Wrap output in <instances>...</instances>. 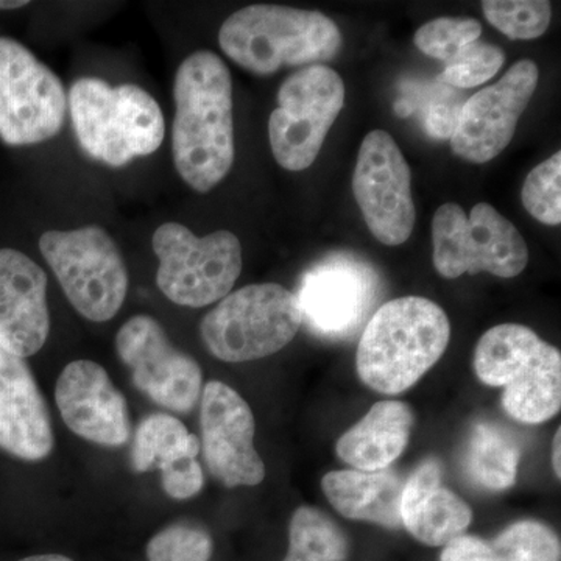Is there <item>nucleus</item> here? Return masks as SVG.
<instances>
[{"instance_id": "nucleus-1", "label": "nucleus", "mask_w": 561, "mask_h": 561, "mask_svg": "<svg viewBox=\"0 0 561 561\" xmlns=\"http://www.w3.org/2000/svg\"><path fill=\"white\" fill-rule=\"evenodd\" d=\"M173 162L192 190L206 194L230 173L234 162L232 79L219 55L201 50L176 69Z\"/></svg>"}, {"instance_id": "nucleus-2", "label": "nucleus", "mask_w": 561, "mask_h": 561, "mask_svg": "<svg viewBox=\"0 0 561 561\" xmlns=\"http://www.w3.org/2000/svg\"><path fill=\"white\" fill-rule=\"evenodd\" d=\"M451 339V323L437 302L401 297L382 305L357 346V375L382 394L411 389L440 360Z\"/></svg>"}, {"instance_id": "nucleus-3", "label": "nucleus", "mask_w": 561, "mask_h": 561, "mask_svg": "<svg viewBox=\"0 0 561 561\" xmlns=\"http://www.w3.org/2000/svg\"><path fill=\"white\" fill-rule=\"evenodd\" d=\"M342 44L341 28L327 14L284 5L245 7L219 32L224 54L261 77L334 60Z\"/></svg>"}, {"instance_id": "nucleus-4", "label": "nucleus", "mask_w": 561, "mask_h": 561, "mask_svg": "<svg viewBox=\"0 0 561 561\" xmlns=\"http://www.w3.org/2000/svg\"><path fill=\"white\" fill-rule=\"evenodd\" d=\"M68 101L81 149L111 168L154 153L164 140L160 105L136 84L84 77L73 81Z\"/></svg>"}, {"instance_id": "nucleus-5", "label": "nucleus", "mask_w": 561, "mask_h": 561, "mask_svg": "<svg viewBox=\"0 0 561 561\" xmlns=\"http://www.w3.org/2000/svg\"><path fill=\"white\" fill-rule=\"evenodd\" d=\"M301 324L294 291L275 283L250 284L230 291L203 317L201 334L214 357L241 364L286 348Z\"/></svg>"}, {"instance_id": "nucleus-6", "label": "nucleus", "mask_w": 561, "mask_h": 561, "mask_svg": "<svg viewBox=\"0 0 561 561\" xmlns=\"http://www.w3.org/2000/svg\"><path fill=\"white\" fill-rule=\"evenodd\" d=\"M432 261L443 278L486 272L515 278L529 264V247L522 232L489 205L478 203L470 216L457 203H445L432 219Z\"/></svg>"}, {"instance_id": "nucleus-7", "label": "nucleus", "mask_w": 561, "mask_h": 561, "mask_svg": "<svg viewBox=\"0 0 561 561\" xmlns=\"http://www.w3.org/2000/svg\"><path fill=\"white\" fill-rule=\"evenodd\" d=\"M39 250L77 312L95 323L116 317L127 297L128 272L108 232L94 225L46 231Z\"/></svg>"}, {"instance_id": "nucleus-8", "label": "nucleus", "mask_w": 561, "mask_h": 561, "mask_svg": "<svg viewBox=\"0 0 561 561\" xmlns=\"http://www.w3.org/2000/svg\"><path fill=\"white\" fill-rule=\"evenodd\" d=\"M151 245L160 260L158 287L186 308H205L230 294L242 273V245L231 231L198 238L190 228L168 221L154 231Z\"/></svg>"}, {"instance_id": "nucleus-9", "label": "nucleus", "mask_w": 561, "mask_h": 561, "mask_svg": "<svg viewBox=\"0 0 561 561\" xmlns=\"http://www.w3.org/2000/svg\"><path fill=\"white\" fill-rule=\"evenodd\" d=\"M343 106L345 83L334 69L313 65L287 77L268 121L272 153L280 168H311Z\"/></svg>"}, {"instance_id": "nucleus-10", "label": "nucleus", "mask_w": 561, "mask_h": 561, "mask_svg": "<svg viewBox=\"0 0 561 561\" xmlns=\"http://www.w3.org/2000/svg\"><path fill=\"white\" fill-rule=\"evenodd\" d=\"M68 98L57 73L18 41L0 38V138L33 146L57 136Z\"/></svg>"}, {"instance_id": "nucleus-11", "label": "nucleus", "mask_w": 561, "mask_h": 561, "mask_svg": "<svg viewBox=\"0 0 561 561\" xmlns=\"http://www.w3.org/2000/svg\"><path fill=\"white\" fill-rule=\"evenodd\" d=\"M353 192L368 230L379 242L397 247L409 241L416 220L412 173L389 133L373 130L362 140Z\"/></svg>"}, {"instance_id": "nucleus-12", "label": "nucleus", "mask_w": 561, "mask_h": 561, "mask_svg": "<svg viewBox=\"0 0 561 561\" xmlns=\"http://www.w3.org/2000/svg\"><path fill=\"white\" fill-rule=\"evenodd\" d=\"M116 350L136 389L168 411L186 413L202 394L201 365L169 341L157 319L131 317L116 335Z\"/></svg>"}, {"instance_id": "nucleus-13", "label": "nucleus", "mask_w": 561, "mask_h": 561, "mask_svg": "<svg viewBox=\"0 0 561 561\" xmlns=\"http://www.w3.org/2000/svg\"><path fill=\"white\" fill-rule=\"evenodd\" d=\"M538 80V66L531 60H522L497 83L471 95L461 106L451 135L454 154L472 164H485L500 157L512 142Z\"/></svg>"}, {"instance_id": "nucleus-14", "label": "nucleus", "mask_w": 561, "mask_h": 561, "mask_svg": "<svg viewBox=\"0 0 561 561\" xmlns=\"http://www.w3.org/2000/svg\"><path fill=\"white\" fill-rule=\"evenodd\" d=\"M201 449L206 467L228 489L256 486L265 465L254 448V416L249 402L220 381L206 383L202 394Z\"/></svg>"}, {"instance_id": "nucleus-15", "label": "nucleus", "mask_w": 561, "mask_h": 561, "mask_svg": "<svg viewBox=\"0 0 561 561\" xmlns=\"http://www.w3.org/2000/svg\"><path fill=\"white\" fill-rule=\"evenodd\" d=\"M376 289L378 278L367 265L342 256L321 262L301 280L302 321L324 337H348L370 311Z\"/></svg>"}, {"instance_id": "nucleus-16", "label": "nucleus", "mask_w": 561, "mask_h": 561, "mask_svg": "<svg viewBox=\"0 0 561 561\" xmlns=\"http://www.w3.org/2000/svg\"><path fill=\"white\" fill-rule=\"evenodd\" d=\"M55 401L66 426L84 440L119 448L130 438L127 401L95 362H70L58 378Z\"/></svg>"}, {"instance_id": "nucleus-17", "label": "nucleus", "mask_w": 561, "mask_h": 561, "mask_svg": "<svg viewBox=\"0 0 561 561\" xmlns=\"http://www.w3.org/2000/svg\"><path fill=\"white\" fill-rule=\"evenodd\" d=\"M49 332L46 272L21 251L0 250V348L25 359Z\"/></svg>"}, {"instance_id": "nucleus-18", "label": "nucleus", "mask_w": 561, "mask_h": 561, "mask_svg": "<svg viewBox=\"0 0 561 561\" xmlns=\"http://www.w3.org/2000/svg\"><path fill=\"white\" fill-rule=\"evenodd\" d=\"M0 449L38 461L54 449L46 401L27 362L0 348Z\"/></svg>"}, {"instance_id": "nucleus-19", "label": "nucleus", "mask_w": 561, "mask_h": 561, "mask_svg": "<svg viewBox=\"0 0 561 561\" xmlns=\"http://www.w3.org/2000/svg\"><path fill=\"white\" fill-rule=\"evenodd\" d=\"M201 440L183 423L168 413H153L139 424L133 443L131 463L135 471L158 468L162 489L173 500L197 496L205 485L201 461Z\"/></svg>"}, {"instance_id": "nucleus-20", "label": "nucleus", "mask_w": 561, "mask_h": 561, "mask_svg": "<svg viewBox=\"0 0 561 561\" xmlns=\"http://www.w3.org/2000/svg\"><path fill=\"white\" fill-rule=\"evenodd\" d=\"M470 505L442 482L437 460H426L404 482L401 524L426 546H445L470 527Z\"/></svg>"}, {"instance_id": "nucleus-21", "label": "nucleus", "mask_w": 561, "mask_h": 561, "mask_svg": "<svg viewBox=\"0 0 561 561\" xmlns=\"http://www.w3.org/2000/svg\"><path fill=\"white\" fill-rule=\"evenodd\" d=\"M413 423L415 416L405 402H376L339 438L335 451L354 470H387L408 448Z\"/></svg>"}, {"instance_id": "nucleus-22", "label": "nucleus", "mask_w": 561, "mask_h": 561, "mask_svg": "<svg viewBox=\"0 0 561 561\" xmlns=\"http://www.w3.org/2000/svg\"><path fill=\"white\" fill-rule=\"evenodd\" d=\"M404 482L387 470L331 471L321 479L324 496L345 518L400 529Z\"/></svg>"}, {"instance_id": "nucleus-23", "label": "nucleus", "mask_w": 561, "mask_h": 561, "mask_svg": "<svg viewBox=\"0 0 561 561\" xmlns=\"http://www.w3.org/2000/svg\"><path fill=\"white\" fill-rule=\"evenodd\" d=\"M561 405V354L546 343L538 359L504 387L502 408L513 420L540 424L553 419Z\"/></svg>"}, {"instance_id": "nucleus-24", "label": "nucleus", "mask_w": 561, "mask_h": 561, "mask_svg": "<svg viewBox=\"0 0 561 561\" xmlns=\"http://www.w3.org/2000/svg\"><path fill=\"white\" fill-rule=\"evenodd\" d=\"M537 332L504 323L482 335L474 351V370L483 383L505 387L534 364L546 346Z\"/></svg>"}, {"instance_id": "nucleus-25", "label": "nucleus", "mask_w": 561, "mask_h": 561, "mask_svg": "<svg viewBox=\"0 0 561 561\" xmlns=\"http://www.w3.org/2000/svg\"><path fill=\"white\" fill-rule=\"evenodd\" d=\"M522 451L512 435L490 423H478L467 449V471L486 490L502 491L515 485Z\"/></svg>"}, {"instance_id": "nucleus-26", "label": "nucleus", "mask_w": 561, "mask_h": 561, "mask_svg": "<svg viewBox=\"0 0 561 561\" xmlns=\"http://www.w3.org/2000/svg\"><path fill=\"white\" fill-rule=\"evenodd\" d=\"M348 540L330 516L313 507H300L289 527V552L319 561H345Z\"/></svg>"}, {"instance_id": "nucleus-27", "label": "nucleus", "mask_w": 561, "mask_h": 561, "mask_svg": "<svg viewBox=\"0 0 561 561\" xmlns=\"http://www.w3.org/2000/svg\"><path fill=\"white\" fill-rule=\"evenodd\" d=\"M486 21L513 41L540 38L552 20V3L548 0H483Z\"/></svg>"}, {"instance_id": "nucleus-28", "label": "nucleus", "mask_w": 561, "mask_h": 561, "mask_svg": "<svg viewBox=\"0 0 561 561\" xmlns=\"http://www.w3.org/2000/svg\"><path fill=\"white\" fill-rule=\"evenodd\" d=\"M494 561H560L561 546L546 524L526 519L508 526L490 542Z\"/></svg>"}, {"instance_id": "nucleus-29", "label": "nucleus", "mask_w": 561, "mask_h": 561, "mask_svg": "<svg viewBox=\"0 0 561 561\" xmlns=\"http://www.w3.org/2000/svg\"><path fill=\"white\" fill-rule=\"evenodd\" d=\"M524 208L549 227L561 224V153L557 151L527 175L522 191Z\"/></svg>"}, {"instance_id": "nucleus-30", "label": "nucleus", "mask_w": 561, "mask_h": 561, "mask_svg": "<svg viewBox=\"0 0 561 561\" xmlns=\"http://www.w3.org/2000/svg\"><path fill=\"white\" fill-rule=\"evenodd\" d=\"M481 35V22L472 18H437L421 25L413 43L427 57L448 62L465 46L479 41Z\"/></svg>"}, {"instance_id": "nucleus-31", "label": "nucleus", "mask_w": 561, "mask_h": 561, "mask_svg": "<svg viewBox=\"0 0 561 561\" xmlns=\"http://www.w3.org/2000/svg\"><path fill=\"white\" fill-rule=\"evenodd\" d=\"M505 62V54L494 44L474 41L445 62L446 68L438 81L449 87L470 90L493 79Z\"/></svg>"}, {"instance_id": "nucleus-32", "label": "nucleus", "mask_w": 561, "mask_h": 561, "mask_svg": "<svg viewBox=\"0 0 561 561\" xmlns=\"http://www.w3.org/2000/svg\"><path fill=\"white\" fill-rule=\"evenodd\" d=\"M213 540L194 524H172L158 531L147 545V561H209Z\"/></svg>"}, {"instance_id": "nucleus-33", "label": "nucleus", "mask_w": 561, "mask_h": 561, "mask_svg": "<svg viewBox=\"0 0 561 561\" xmlns=\"http://www.w3.org/2000/svg\"><path fill=\"white\" fill-rule=\"evenodd\" d=\"M440 561H494L489 541L474 535H460L443 546Z\"/></svg>"}, {"instance_id": "nucleus-34", "label": "nucleus", "mask_w": 561, "mask_h": 561, "mask_svg": "<svg viewBox=\"0 0 561 561\" xmlns=\"http://www.w3.org/2000/svg\"><path fill=\"white\" fill-rule=\"evenodd\" d=\"M560 431H557L556 438H553V445H552V467L553 471H556L557 478H560L561 471H560Z\"/></svg>"}, {"instance_id": "nucleus-35", "label": "nucleus", "mask_w": 561, "mask_h": 561, "mask_svg": "<svg viewBox=\"0 0 561 561\" xmlns=\"http://www.w3.org/2000/svg\"><path fill=\"white\" fill-rule=\"evenodd\" d=\"M20 561H72L69 557L58 556V553H46V556H33L27 557V559H22Z\"/></svg>"}, {"instance_id": "nucleus-36", "label": "nucleus", "mask_w": 561, "mask_h": 561, "mask_svg": "<svg viewBox=\"0 0 561 561\" xmlns=\"http://www.w3.org/2000/svg\"><path fill=\"white\" fill-rule=\"evenodd\" d=\"M27 5V2H16V0H0V10H16Z\"/></svg>"}, {"instance_id": "nucleus-37", "label": "nucleus", "mask_w": 561, "mask_h": 561, "mask_svg": "<svg viewBox=\"0 0 561 561\" xmlns=\"http://www.w3.org/2000/svg\"><path fill=\"white\" fill-rule=\"evenodd\" d=\"M283 561H319V560L306 559V557L295 556V553L287 552L286 559H284Z\"/></svg>"}]
</instances>
